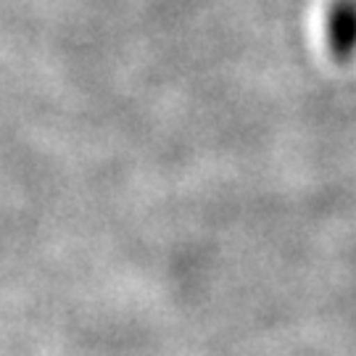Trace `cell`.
<instances>
[{"label": "cell", "instance_id": "obj_1", "mask_svg": "<svg viewBox=\"0 0 356 356\" xmlns=\"http://www.w3.org/2000/svg\"><path fill=\"white\" fill-rule=\"evenodd\" d=\"M327 48L338 61L356 56V0H335L327 8Z\"/></svg>", "mask_w": 356, "mask_h": 356}]
</instances>
